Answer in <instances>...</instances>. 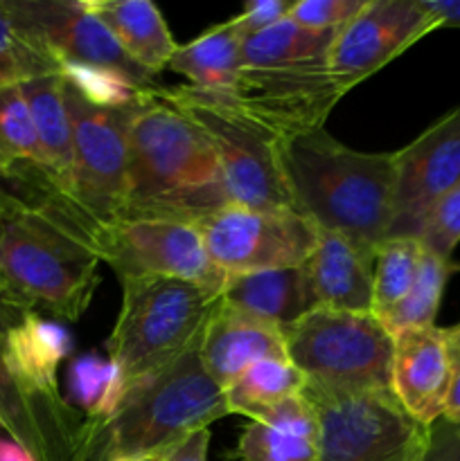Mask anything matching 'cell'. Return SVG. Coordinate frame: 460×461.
<instances>
[{"mask_svg": "<svg viewBox=\"0 0 460 461\" xmlns=\"http://www.w3.org/2000/svg\"><path fill=\"white\" fill-rule=\"evenodd\" d=\"M97 250L75 207L0 185V320L25 313L79 320L99 284Z\"/></svg>", "mask_w": 460, "mask_h": 461, "instance_id": "obj_1", "label": "cell"}, {"mask_svg": "<svg viewBox=\"0 0 460 461\" xmlns=\"http://www.w3.org/2000/svg\"><path fill=\"white\" fill-rule=\"evenodd\" d=\"M158 88L143 90L126 108L124 219L197 225L230 203L224 171L207 135Z\"/></svg>", "mask_w": 460, "mask_h": 461, "instance_id": "obj_2", "label": "cell"}, {"mask_svg": "<svg viewBox=\"0 0 460 461\" xmlns=\"http://www.w3.org/2000/svg\"><path fill=\"white\" fill-rule=\"evenodd\" d=\"M225 392L206 372L201 340L124 392L111 417L81 428L75 461H162L194 432L228 417Z\"/></svg>", "mask_w": 460, "mask_h": 461, "instance_id": "obj_3", "label": "cell"}, {"mask_svg": "<svg viewBox=\"0 0 460 461\" xmlns=\"http://www.w3.org/2000/svg\"><path fill=\"white\" fill-rule=\"evenodd\" d=\"M293 210L318 232H341L379 246L391 234L395 158L345 147L325 129L280 147Z\"/></svg>", "mask_w": 460, "mask_h": 461, "instance_id": "obj_4", "label": "cell"}, {"mask_svg": "<svg viewBox=\"0 0 460 461\" xmlns=\"http://www.w3.org/2000/svg\"><path fill=\"white\" fill-rule=\"evenodd\" d=\"M122 304L106 340L120 392L167 367L203 338L219 291L158 275L120 277Z\"/></svg>", "mask_w": 460, "mask_h": 461, "instance_id": "obj_5", "label": "cell"}, {"mask_svg": "<svg viewBox=\"0 0 460 461\" xmlns=\"http://www.w3.org/2000/svg\"><path fill=\"white\" fill-rule=\"evenodd\" d=\"M284 349L307 387L392 390L395 338L374 313L311 309L284 329Z\"/></svg>", "mask_w": 460, "mask_h": 461, "instance_id": "obj_6", "label": "cell"}, {"mask_svg": "<svg viewBox=\"0 0 460 461\" xmlns=\"http://www.w3.org/2000/svg\"><path fill=\"white\" fill-rule=\"evenodd\" d=\"M158 90L207 135L219 158L230 203L255 210H293L278 138L215 93L189 84Z\"/></svg>", "mask_w": 460, "mask_h": 461, "instance_id": "obj_7", "label": "cell"}, {"mask_svg": "<svg viewBox=\"0 0 460 461\" xmlns=\"http://www.w3.org/2000/svg\"><path fill=\"white\" fill-rule=\"evenodd\" d=\"M302 396L318 419V461H406L427 446L428 428L415 421L392 390L323 392Z\"/></svg>", "mask_w": 460, "mask_h": 461, "instance_id": "obj_8", "label": "cell"}, {"mask_svg": "<svg viewBox=\"0 0 460 461\" xmlns=\"http://www.w3.org/2000/svg\"><path fill=\"white\" fill-rule=\"evenodd\" d=\"M66 99L72 117L75 162H72L70 203L86 225L124 219L129 194V147H126V108H99L81 99L66 84Z\"/></svg>", "mask_w": 460, "mask_h": 461, "instance_id": "obj_9", "label": "cell"}, {"mask_svg": "<svg viewBox=\"0 0 460 461\" xmlns=\"http://www.w3.org/2000/svg\"><path fill=\"white\" fill-rule=\"evenodd\" d=\"M345 84L329 70L327 61L282 68H242L228 93H215L269 131L280 142L323 129L325 120L343 95Z\"/></svg>", "mask_w": 460, "mask_h": 461, "instance_id": "obj_10", "label": "cell"}, {"mask_svg": "<svg viewBox=\"0 0 460 461\" xmlns=\"http://www.w3.org/2000/svg\"><path fill=\"white\" fill-rule=\"evenodd\" d=\"M210 259L225 275L298 268L318 230L296 210H255L228 203L197 223Z\"/></svg>", "mask_w": 460, "mask_h": 461, "instance_id": "obj_11", "label": "cell"}, {"mask_svg": "<svg viewBox=\"0 0 460 461\" xmlns=\"http://www.w3.org/2000/svg\"><path fill=\"white\" fill-rule=\"evenodd\" d=\"M99 261L117 277L158 275L221 293L225 273L215 266L197 225L158 219H122L93 230Z\"/></svg>", "mask_w": 460, "mask_h": 461, "instance_id": "obj_12", "label": "cell"}, {"mask_svg": "<svg viewBox=\"0 0 460 461\" xmlns=\"http://www.w3.org/2000/svg\"><path fill=\"white\" fill-rule=\"evenodd\" d=\"M436 30V18L419 0H365L338 30L327 57L329 70L352 90Z\"/></svg>", "mask_w": 460, "mask_h": 461, "instance_id": "obj_13", "label": "cell"}, {"mask_svg": "<svg viewBox=\"0 0 460 461\" xmlns=\"http://www.w3.org/2000/svg\"><path fill=\"white\" fill-rule=\"evenodd\" d=\"M395 158L392 223L388 237H415L433 203L460 180V104L433 122Z\"/></svg>", "mask_w": 460, "mask_h": 461, "instance_id": "obj_14", "label": "cell"}, {"mask_svg": "<svg viewBox=\"0 0 460 461\" xmlns=\"http://www.w3.org/2000/svg\"><path fill=\"white\" fill-rule=\"evenodd\" d=\"M18 25L63 61L115 70L143 88H153L156 77L138 66L84 0H9Z\"/></svg>", "mask_w": 460, "mask_h": 461, "instance_id": "obj_15", "label": "cell"}, {"mask_svg": "<svg viewBox=\"0 0 460 461\" xmlns=\"http://www.w3.org/2000/svg\"><path fill=\"white\" fill-rule=\"evenodd\" d=\"M0 320V428L34 461H75L86 419L75 408H54L27 394L9 369Z\"/></svg>", "mask_w": 460, "mask_h": 461, "instance_id": "obj_16", "label": "cell"}, {"mask_svg": "<svg viewBox=\"0 0 460 461\" xmlns=\"http://www.w3.org/2000/svg\"><path fill=\"white\" fill-rule=\"evenodd\" d=\"M374 257L377 246L341 232H318V241L305 264L311 309L373 313Z\"/></svg>", "mask_w": 460, "mask_h": 461, "instance_id": "obj_17", "label": "cell"}, {"mask_svg": "<svg viewBox=\"0 0 460 461\" xmlns=\"http://www.w3.org/2000/svg\"><path fill=\"white\" fill-rule=\"evenodd\" d=\"M454 369L445 329H409L395 336L392 394L422 426L442 419Z\"/></svg>", "mask_w": 460, "mask_h": 461, "instance_id": "obj_18", "label": "cell"}, {"mask_svg": "<svg viewBox=\"0 0 460 461\" xmlns=\"http://www.w3.org/2000/svg\"><path fill=\"white\" fill-rule=\"evenodd\" d=\"M266 358H287L284 329L219 297L201 338V360L212 381L225 392L248 367Z\"/></svg>", "mask_w": 460, "mask_h": 461, "instance_id": "obj_19", "label": "cell"}, {"mask_svg": "<svg viewBox=\"0 0 460 461\" xmlns=\"http://www.w3.org/2000/svg\"><path fill=\"white\" fill-rule=\"evenodd\" d=\"M3 351L23 390L54 408H72L59 390V365L72 351L63 324L41 313H25L3 329Z\"/></svg>", "mask_w": 460, "mask_h": 461, "instance_id": "obj_20", "label": "cell"}, {"mask_svg": "<svg viewBox=\"0 0 460 461\" xmlns=\"http://www.w3.org/2000/svg\"><path fill=\"white\" fill-rule=\"evenodd\" d=\"M21 90L25 95L39 140L50 196L68 201L72 189L75 140H72V117L66 99V79L59 72L36 75L21 81Z\"/></svg>", "mask_w": 460, "mask_h": 461, "instance_id": "obj_21", "label": "cell"}, {"mask_svg": "<svg viewBox=\"0 0 460 461\" xmlns=\"http://www.w3.org/2000/svg\"><path fill=\"white\" fill-rule=\"evenodd\" d=\"M235 461H318V419L302 394L291 396L248 421Z\"/></svg>", "mask_w": 460, "mask_h": 461, "instance_id": "obj_22", "label": "cell"}, {"mask_svg": "<svg viewBox=\"0 0 460 461\" xmlns=\"http://www.w3.org/2000/svg\"><path fill=\"white\" fill-rule=\"evenodd\" d=\"M84 5L143 70L152 77L167 70L179 45L152 0H84Z\"/></svg>", "mask_w": 460, "mask_h": 461, "instance_id": "obj_23", "label": "cell"}, {"mask_svg": "<svg viewBox=\"0 0 460 461\" xmlns=\"http://www.w3.org/2000/svg\"><path fill=\"white\" fill-rule=\"evenodd\" d=\"M221 302L287 329L311 311L302 268L225 275Z\"/></svg>", "mask_w": 460, "mask_h": 461, "instance_id": "obj_24", "label": "cell"}, {"mask_svg": "<svg viewBox=\"0 0 460 461\" xmlns=\"http://www.w3.org/2000/svg\"><path fill=\"white\" fill-rule=\"evenodd\" d=\"M0 180L18 185L23 192L50 194L21 84L0 86Z\"/></svg>", "mask_w": 460, "mask_h": 461, "instance_id": "obj_25", "label": "cell"}, {"mask_svg": "<svg viewBox=\"0 0 460 461\" xmlns=\"http://www.w3.org/2000/svg\"><path fill=\"white\" fill-rule=\"evenodd\" d=\"M242 41L233 23L224 21L189 43L179 45L167 70L185 77L198 90L228 93L244 68Z\"/></svg>", "mask_w": 460, "mask_h": 461, "instance_id": "obj_26", "label": "cell"}, {"mask_svg": "<svg viewBox=\"0 0 460 461\" xmlns=\"http://www.w3.org/2000/svg\"><path fill=\"white\" fill-rule=\"evenodd\" d=\"M336 32L307 30L291 18H282L269 30L242 41L244 68H282L327 61Z\"/></svg>", "mask_w": 460, "mask_h": 461, "instance_id": "obj_27", "label": "cell"}, {"mask_svg": "<svg viewBox=\"0 0 460 461\" xmlns=\"http://www.w3.org/2000/svg\"><path fill=\"white\" fill-rule=\"evenodd\" d=\"M305 376L293 367L289 358H266L248 367L225 390L230 414H242L248 421L260 417L264 410L302 394Z\"/></svg>", "mask_w": 460, "mask_h": 461, "instance_id": "obj_28", "label": "cell"}, {"mask_svg": "<svg viewBox=\"0 0 460 461\" xmlns=\"http://www.w3.org/2000/svg\"><path fill=\"white\" fill-rule=\"evenodd\" d=\"M455 270H458V266L454 264V259H440V257L424 250L418 279H415L409 295L400 304L392 306L391 311L379 315L383 327L391 331L392 338L401 331H409V329L436 327V318L437 311H440L446 282H449V277Z\"/></svg>", "mask_w": 460, "mask_h": 461, "instance_id": "obj_29", "label": "cell"}, {"mask_svg": "<svg viewBox=\"0 0 460 461\" xmlns=\"http://www.w3.org/2000/svg\"><path fill=\"white\" fill-rule=\"evenodd\" d=\"M424 248L415 237H388L374 257L373 313L383 315L400 304L418 279Z\"/></svg>", "mask_w": 460, "mask_h": 461, "instance_id": "obj_30", "label": "cell"}, {"mask_svg": "<svg viewBox=\"0 0 460 461\" xmlns=\"http://www.w3.org/2000/svg\"><path fill=\"white\" fill-rule=\"evenodd\" d=\"M122 399L113 363L97 354H84L68 367V403L84 412L86 426L111 417Z\"/></svg>", "mask_w": 460, "mask_h": 461, "instance_id": "obj_31", "label": "cell"}, {"mask_svg": "<svg viewBox=\"0 0 460 461\" xmlns=\"http://www.w3.org/2000/svg\"><path fill=\"white\" fill-rule=\"evenodd\" d=\"M59 75L81 99L99 108H115V111L129 108L143 95V90H147L115 70L63 61V59H59Z\"/></svg>", "mask_w": 460, "mask_h": 461, "instance_id": "obj_32", "label": "cell"}, {"mask_svg": "<svg viewBox=\"0 0 460 461\" xmlns=\"http://www.w3.org/2000/svg\"><path fill=\"white\" fill-rule=\"evenodd\" d=\"M422 248L440 259H454L455 248L460 246V180L442 194L418 230Z\"/></svg>", "mask_w": 460, "mask_h": 461, "instance_id": "obj_33", "label": "cell"}, {"mask_svg": "<svg viewBox=\"0 0 460 461\" xmlns=\"http://www.w3.org/2000/svg\"><path fill=\"white\" fill-rule=\"evenodd\" d=\"M365 0H296L289 16L307 30L336 32L359 12Z\"/></svg>", "mask_w": 460, "mask_h": 461, "instance_id": "obj_34", "label": "cell"}, {"mask_svg": "<svg viewBox=\"0 0 460 461\" xmlns=\"http://www.w3.org/2000/svg\"><path fill=\"white\" fill-rule=\"evenodd\" d=\"M291 5V0H253L242 9V14L230 18V23L242 39H248L287 18Z\"/></svg>", "mask_w": 460, "mask_h": 461, "instance_id": "obj_35", "label": "cell"}, {"mask_svg": "<svg viewBox=\"0 0 460 461\" xmlns=\"http://www.w3.org/2000/svg\"><path fill=\"white\" fill-rule=\"evenodd\" d=\"M418 461H460V423L437 419Z\"/></svg>", "mask_w": 460, "mask_h": 461, "instance_id": "obj_36", "label": "cell"}, {"mask_svg": "<svg viewBox=\"0 0 460 461\" xmlns=\"http://www.w3.org/2000/svg\"><path fill=\"white\" fill-rule=\"evenodd\" d=\"M207 448H210V428L194 432L162 461H207Z\"/></svg>", "mask_w": 460, "mask_h": 461, "instance_id": "obj_37", "label": "cell"}, {"mask_svg": "<svg viewBox=\"0 0 460 461\" xmlns=\"http://www.w3.org/2000/svg\"><path fill=\"white\" fill-rule=\"evenodd\" d=\"M437 27H460V0H419Z\"/></svg>", "mask_w": 460, "mask_h": 461, "instance_id": "obj_38", "label": "cell"}, {"mask_svg": "<svg viewBox=\"0 0 460 461\" xmlns=\"http://www.w3.org/2000/svg\"><path fill=\"white\" fill-rule=\"evenodd\" d=\"M442 419L451 423H460V365L454 369V378H451L449 392H446Z\"/></svg>", "mask_w": 460, "mask_h": 461, "instance_id": "obj_39", "label": "cell"}, {"mask_svg": "<svg viewBox=\"0 0 460 461\" xmlns=\"http://www.w3.org/2000/svg\"><path fill=\"white\" fill-rule=\"evenodd\" d=\"M0 461H34V457L14 439L0 437Z\"/></svg>", "mask_w": 460, "mask_h": 461, "instance_id": "obj_40", "label": "cell"}, {"mask_svg": "<svg viewBox=\"0 0 460 461\" xmlns=\"http://www.w3.org/2000/svg\"><path fill=\"white\" fill-rule=\"evenodd\" d=\"M445 336H446V345H449V354L454 365L458 367L460 365V322L455 327L445 329Z\"/></svg>", "mask_w": 460, "mask_h": 461, "instance_id": "obj_41", "label": "cell"}, {"mask_svg": "<svg viewBox=\"0 0 460 461\" xmlns=\"http://www.w3.org/2000/svg\"><path fill=\"white\" fill-rule=\"evenodd\" d=\"M419 455H422V453H419ZM419 455H415V457H410V459H406V461H418Z\"/></svg>", "mask_w": 460, "mask_h": 461, "instance_id": "obj_42", "label": "cell"}, {"mask_svg": "<svg viewBox=\"0 0 460 461\" xmlns=\"http://www.w3.org/2000/svg\"><path fill=\"white\" fill-rule=\"evenodd\" d=\"M120 461H133V459H120Z\"/></svg>", "mask_w": 460, "mask_h": 461, "instance_id": "obj_43", "label": "cell"}]
</instances>
